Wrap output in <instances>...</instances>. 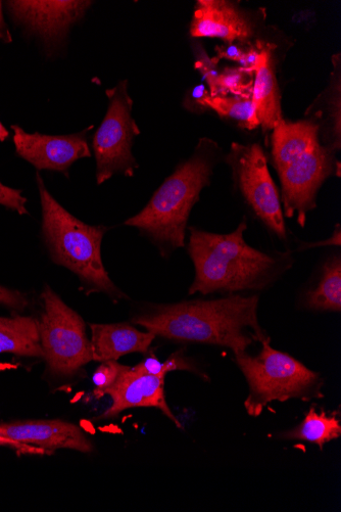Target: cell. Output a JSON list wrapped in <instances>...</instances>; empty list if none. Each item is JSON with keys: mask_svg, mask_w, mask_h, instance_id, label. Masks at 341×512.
Instances as JSON below:
<instances>
[{"mask_svg": "<svg viewBox=\"0 0 341 512\" xmlns=\"http://www.w3.org/2000/svg\"><path fill=\"white\" fill-rule=\"evenodd\" d=\"M109 107L92 139L96 162V182L101 185L116 174L133 176L138 167L132 155L134 137L140 133L132 117L133 101L127 81L106 91Z\"/></svg>", "mask_w": 341, "mask_h": 512, "instance_id": "cell-8", "label": "cell"}, {"mask_svg": "<svg viewBox=\"0 0 341 512\" xmlns=\"http://www.w3.org/2000/svg\"><path fill=\"white\" fill-rule=\"evenodd\" d=\"M304 305L310 310L340 312L341 310V258L330 257L322 266L319 282L308 291Z\"/></svg>", "mask_w": 341, "mask_h": 512, "instance_id": "cell-18", "label": "cell"}, {"mask_svg": "<svg viewBox=\"0 0 341 512\" xmlns=\"http://www.w3.org/2000/svg\"><path fill=\"white\" fill-rule=\"evenodd\" d=\"M43 358L39 322L29 316L0 317V354Z\"/></svg>", "mask_w": 341, "mask_h": 512, "instance_id": "cell-17", "label": "cell"}, {"mask_svg": "<svg viewBox=\"0 0 341 512\" xmlns=\"http://www.w3.org/2000/svg\"><path fill=\"white\" fill-rule=\"evenodd\" d=\"M228 162L243 199L268 230L281 242H286L280 194L261 146L233 144Z\"/></svg>", "mask_w": 341, "mask_h": 512, "instance_id": "cell-9", "label": "cell"}, {"mask_svg": "<svg viewBox=\"0 0 341 512\" xmlns=\"http://www.w3.org/2000/svg\"><path fill=\"white\" fill-rule=\"evenodd\" d=\"M92 361L118 360L131 353L148 354L156 339L129 323L90 324Z\"/></svg>", "mask_w": 341, "mask_h": 512, "instance_id": "cell-15", "label": "cell"}, {"mask_svg": "<svg viewBox=\"0 0 341 512\" xmlns=\"http://www.w3.org/2000/svg\"><path fill=\"white\" fill-rule=\"evenodd\" d=\"M258 305V296L185 301L151 306L132 322L156 337L224 347L236 355L268 338L259 323Z\"/></svg>", "mask_w": 341, "mask_h": 512, "instance_id": "cell-1", "label": "cell"}, {"mask_svg": "<svg viewBox=\"0 0 341 512\" xmlns=\"http://www.w3.org/2000/svg\"><path fill=\"white\" fill-rule=\"evenodd\" d=\"M217 51V58H215L217 61H220L222 59H226L233 62H239L245 54V51H243L240 46L231 43L223 46H218L216 49Z\"/></svg>", "mask_w": 341, "mask_h": 512, "instance_id": "cell-28", "label": "cell"}, {"mask_svg": "<svg viewBox=\"0 0 341 512\" xmlns=\"http://www.w3.org/2000/svg\"><path fill=\"white\" fill-rule=\"evenodd\" d=\"M261 344L263 348L256 357L247 352L235 355V361L250 386V395L245 401L249 415H261L273 401H311L323 397V380L317 372L289 354L273 349L270 338Z\"/></svg>", "mask_w": 341, "mask_h": 512, "instance_id": "cell-6", "label": "cell"}, {"mask_svg": "<svg viewBox=\"0 0 341 512\" xmlns=\"http://www.w3.org/2000/svg\"><path fill=\"white\" fill-rule=\"evenodd\" d=\"M0 446L12 448L21 454H33V455H44L52 454L44 449L37 448L31 445L22 444L3 435H0Z\"/></svg>", "mask_w": 341, "mask_h": 512, "instance_id": "cell-26", "label": "cell"}, {"mask_svg": "<svg viewBox=\"0 0 341 512\" xmlns=\"http://www.w3.org/2000/svg\"><path fill=\"white\" fill-rule=\"evenodd\" d=\"M36 180L42 211V238L54 263L75 273L88 293H105L115 301L126 299L103 263L102 243L108 228L82 222L47 191L39 173Z\"/></svg>", "mask_w": 341, "mask_h": 512, "instance_id": "cell-5", "label": "cell"}, {"mask_svg": "<svg viewBox=\"0 0 341 512\" xmlns=\"http://www.w3.org/2000/svg\"><path fill=\"white\" fill-rule=\"evenodd\" d=\"M272 161L286 216L296 215L305 226L308 213L316 207L317 193L334 167L332 150L319 141V126L311 121L280 120L272 134Z\"/></svg>", "mask_w": 341, "mask_h": 512, "instance_id": "cell-4", "label": "cell"}, {"mask_svg": "<svg viewBox=\"0 0 341 512\" xmlns=\"http://www.w3.org/2000/svg\"><path fill=\"white\" fill-rule=\"evenodd\" d=\"M41 298L38 322L47 370L58 377H72L92 361L85 322L51 287L45 286Z\"/></svg>", "mask_w": 341, "mask_h": 512, "instance_id": "cell-7", "label": "cell"}, {"mask_svg": "<svg viewBox=\"0 0 341 512\" xmlns=\"http://www.w3.org/2000/svg\"><path fill=\"white\" fill-rule=\"evenodd\" d=\"M91 128L70 135H46L28 133L19 125L12 126L18 156L37 170L58 171L66 175L75 162L91 157L87 142Z\"/></svg>", "mask_w": 341, "mask_h": 512, "instance_id": "cell-11", "label": "cell"}, {"mask_svg": "<svg viewBox=\"0 0 341 512\" xmlns=\"http://www.w3.org/2000/svg\"><path fill=\"white\" fill-rule=\"evenodd\" d=\"M202 108H210L220 116L234 120L249 130L260 126L252 98L208 96L202 103Z\"/></svg>", "mask_w": 341, "mask_h": 512, "instance_id": "cell-20", "label": "cell"}, {"mask_svg": "<svg viewBox=\"0 0 341 512\" xmlns=\"http://www.w3.org/2000/svg\"><path fill=\"white\" fill-rule=\"evenodd\" d=\"M165 379L143 374L133 367L126 366L116 384L106 392V395L111 396L113 403L101 418L108 420L130 408L155 407L181 429V424L166 401Z\"/></svg>", "mask_w": 341, "mask_h": 512, "instance_id": "cell-12", "label": "cell"}, {"mask_svg": "<svg viewBox=\"0 0 341 512\" xmlns=\"http://www.w3.org/2000/svg\"><path fill=\"white\" fill-rule=\"evenodd\" d=\"M210 95L204 85L194 87L185 100V107L190 111H197L202 108V103Z\"/></svg>", "mask_w": 341, "mask_h": 512, "instance_id": "cell-27", "label": "cell"}, {"mask_svg": "<svg viewBox=\"0 0 341 512\" xmlns=\"http://www.w3.org/2000/svg\"><path fill=\"white\" fill-rule=\"evenodd\" d=\"M0 435L51 453L57 449L93 451L91 441L79 427L60 420L0 424Z\"/></svg>", "mask_w": 341, "mask_h": 512, "instance_id": "cell-13", "label": "cell"}, {"mask_svg": "<svg viewBox=\"0 0 341 512\" xmlns=\"http://www.w3.org/2000/svg\"><path fill=\"white\" fill-rule=\"evenodd\" d=\"M10 136L9 131L4 126L2 122H0V143H3L6 141V139Z\"/></svg>", "mask_w": 341, "mask_h": 512, "instance_id": "cell-30", "label": "cell"}, {"mask_svg": "<svg viewBox=\"0 0 341 512\" xmlns=\"http://www.w3.org/2000/svg\"><path fill=\"white\" fill-rule=\"evenodd\" d=\"M218 63L219 61L210 59L204 52L198 55V61L196 62V68L204 75L211 90L214 88L220 74L217 70Z\"/></svg>", "mask_w": 341, "mask_h": 512, "instance_id": "cell-24", "label": "cell"}, {"mask_svg": "<svg viewBox=\"0 0 341 512\" xmlns=\"http://www.w3.org/2000/svg\"><path fill=\"white\" fill-rule=\"evenodd\" d=\"M0 304L22 311L27 308L29 302L23 293L0 286Z\"/></svg>", "mask_w": 341, "mask_h": 512, "instance_id": "cell-25", "label": "cell"}, {"mask_svg": "<svg viewBox=\"0 0 341 512\" xmlns=\"http://www.w3.org/2000/svg\"><path fill=\"white\" fill-rule=\"evenodd\" d=\"M196 151L164 181L149 204L125 222L151 240L163 257L185 247L191 209L211 183L216 165V146L203 139Z\"/></svg>", "mask_w": 341, "mask_h": 512, "instance_id": "cell-3", "label": "cell"}, {"mask_svg": "<svg viewBox=\"0 0 341 512\" xmlns=\"http://www.w3.org/2000/svg\"><path fill=\"white\" fill-rule=\"evenodd\" d=\"M255 75L241 67L226 68L219 74L214 88L211 90V97H226L232 93L234 97L252 98Z\"/></svg>", "mask_w": 341, "mask_h": 512, "instance_id": "cell-21", "label": "cell"}, {"mask_svg": "<svg viewBox=\"0 0 341 512\" xmlns=\"http://www.w3.org/2000/svg\"><path fill=\"white\" fill-rule=\"evenodd\" d=\"M252 101L265 132L282 120L280 96L272 62V45L263 43L260 61L254 72Z\"/></svg>", "mask_w": 341, "mask_h": 512, "instance_id": "cell-16", "label": "cell"}, {"mask_svg": "<svg viewBox=\"0 0 341 512\" xmlns=\"http://www.w3.org/2000/svg\"><path fill=\"white\" fill-rule=\"evenodd\" d=\"M247 228L246 221L228 235L189 228L187 252L196 270L189 295L264 290L289 268V253H265L248 245L243 238Z\"/></svg>", "mask_w": 341, "mask_h": 512, "instance_id": "cell-2", "label": "cell"}, {"mask_svg": "<svg viewBox=\"0 0 341 512\" xmlns=\"http://www.w3.org/2000/svg\"><path fill=\"white\" fill-rule=\"evenodd\" d=\"M337 413L328 414L326 411L316 410L312 406L304 418V421L295 429L280 435L285 440H299L323 446L341 436V425Z\"/></svg>", "mask_w": 341, "mask_h": 512, "instance_id": "cell-19", "label": "cell"}, {"mask_svg": "<svg viewBox=\"0 0 341 512\" xmlns=\"http://www.w3.org/2000/svg\"><path fill=\"white\" fill-rule=\"evenodd\" d=\"M192 37L219 38L226 43L248 42L254 35L252 21L224 0H200L190 24Z\"/></svg>", "mask_w": 341, "mask_h": 512, "instance_id": "cell-14", "label": "cell"}, {"mask_svg": "<svg viewBox=\"0 0 341 512\" xmlns=\"http://www.w3.org/2000/svg\"><path fill=\"white\" fill-rule=\"evenodd\" d=\"M126 368L117 362V360H110L102 362L94 371L92 382L94 385V396L102 398L106 392L111 389L119 379L122 371Z\"/></svg>", "mask_w": 341, "mask_h": 512, "instance_id": "cell-22", "label": "cell"}, {"mask_svg": "<svg viewBox=\"0 0 341 512\" xmlns=\"http://www.w3.org/2000/svg\"><path fill=\"white\" fill-rule=\"evenodd\" d=\"M0 40L5 43H11L13 41L12 34L4 18L2 2H0Z\"/></svg>", "mask_w": 341, "mask_h": 512, "instance_id": "cell-29", "label": "cell"}, {"mask_svg": "<svg viewBox=\"0 0 341 512\" xmlns=\"http://www.w3.org/2000/svg\"><path fill=\"white\" fill-rule=\"evenodd\" d=\"M91 4L78 0H17L7 6L14 20L40 37L48 48H59Z\"/></svg>", "mask_w": 341, "mask_h": 512, "instance_id": "cell-10", "label": "cell"}, {"mask_svg": "<svg viewBox=\"0 0 341 512\" xmlns=\"http://www.w3.org/2000/svg\"><path fill=\"white\" fill-rule=\"evenodd\" d=\"M26 204L27 199L23 197L22 191L9 188L0 181V205L20 215H28Z\"/></svg>", "mask_w": 341, "mask_h": 512, "instance_id": "cell-23", "label": "cell"}]
</instances>
